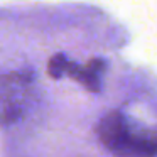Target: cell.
<instances>
[{"label": "cell", "mask_w": 157, "mask_h": 157, "mask_svg": "<svg viewBox=\"0 0 157 157\" xmlns=\"http://www.w3.org/2000/svg\"><path fill=\"white\" fill-rule=\"evenodd\" d=\"M101 144L118 157H154L157 132H137L120 112H110L96 127Z\"/></svg>", "instance_id": "obj_1"}, {"label": "cell", "mask_w": 157, "mask_h": 157, "mask_svg": "<svg viewBox=\"0 0 157 157\" xmlns=\"http://www.w3.org/2000/svg\"><path fill=\"white\" fill-rule=\"evenodd\" d=\"M37 91L31 76L9 73L0 76V125L22 120L34 106Z\"/></svg>", "instance_id": "obj_2"}, {"label": "cell", "mask_w": 157, "mask_h": 157, "mask_svg": "<svg viewBox=\"0 0 157 157\" xmlns=\"http://www.w3.org/2000/svg\"><path fill=\"white\" fill-rule=\"evenodd\" d=\"M103 69V63L101 61H91L88 66L79 68V66L69 63L66 75L73 76L75 79H78L83 86L90 90V91H98L100 90V75Z\"/></svg>", "instance_id": "obj_3"}, {"label": "cell", "mask_w": 157, "mask_h": 157, "mask_svg": "<svg viewBox=\"0 0 157 157\" xmlns=\"http://www.w3.org/2000/svg\"><path fill=\"white\" fill-rule=\"evenodd\" d=\"M69 61L64 56H54V58L49 61V75L52 78H61L63 75H66V69H68Z\"/></svg>", "instance_id": "obj_4"}]
</instances>
